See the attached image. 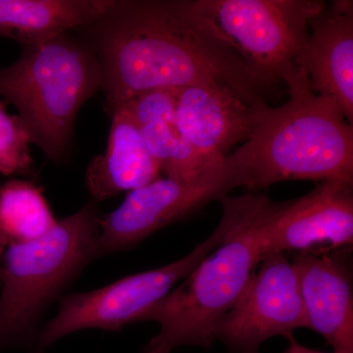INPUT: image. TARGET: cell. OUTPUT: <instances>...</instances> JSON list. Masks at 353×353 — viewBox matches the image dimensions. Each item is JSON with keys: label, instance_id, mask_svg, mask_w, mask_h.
Returning a JSON list of instances; mask_svg holds the SVG:
<instances>
[{"label": "cell", "instance_id": "obj_11", "mask_svg": "<svg viewBox=\"0 0 353 353\" xmlns=\"http://www.w3.org/2000/svg\"><path fill=\"white\" fill-rule=\"evenodd\" d=\"M263 106L253 108L226 85L179 88L176 126L202 160L212 164L252 137Z\"/></svg>", "mask_w": 353, "mask_h": 353}, {"label": "cell", "instance_id": "obj_3", "mask_svg": "<svg viewBox=\"0 0 353 353\" xmlns=\"http://www.w3.org/2000/svg\"><path fill=\"white\" fill-rule=\"evenodd\" d=\"M278 204L255 192L236 196V220L226 238L141 318V322H157L160 328L143 353L211 347L221 320L265 256V232Z\"/></svg>", "mask_w": 353, "mask_h": 353}, {"label": "cell", "instance_id": "obj_17", "mask_svg": "<svg viewBox=\"0 0 353 353\" xmlns=\"http://www.w3.org/2000/svg\"><path fill=\"white\" fill-rule=\"evenodd\" d=\"M57 221L43 189L32 181L12 179L0 185V241L6 248L41 238Z\"/></svg>", "mask_w": 353, "mask_h": 353}, {"label": "cell", "instance_id": "obj_4", "mask_svg": "<svg viewBox=\"0 0 353 353\" xmlns=\"http://www.w3.org/2000/svg\"><path fill=\"white\" fill-rule=\"evenodd\" d=\"M101 83L92 48L67 32L23 46L19 59L0 69V97L17 109L30 143L55 163L64 161L77 115Z\"/></svg>", "mask_w": 353, "mask_h": 353}, {"label": "cell", "instance_id": "obj_10", "mask_svg": "<svg viewBox=\"0 0 353 353\" xmlns=\"http://www.w3.org/2000/svg\"><path fill=\"white\" fill-rule=\"evenodd\" d=\"M263 241L265 255L350 248L353 243V181H322L305 196L279 202Z\"/></svg>", "mask_w": 353, "mask_h": 353}, {"label": "cell", "instance_id": "obj_20", "mask_svg": "<svg viewBox=\"0 0 353 353\" xmlns=\"http://www.w3.org/2000/svg\"><path fill=\"white\" fill-rule=\"evenodd\" d=\"M6 246L2 245L1 241H0V278H1V262H2V256H3L4 250H6Z\"/></svg>", "mask_w": 353, "mask_h": 353}, {"label": "cell", "instance_id": "obj_7", "mask_svg": "<svg viewBox=\"0 0 353 353\" xmlns=\"http://www.w3.org/2000/svg\"><path fill=\"white\" fill-rule=\"evenodd\" d=\"M265 87L275 92L299 68L296 57L321 0H192Z\"/></svg>", "mask_w": 353, "mask_h": 353}, {"label": "cell", "instance_id": "obj_5", "mask_svg": "<svg viewBox=\"0 0 353 353\" xmlns=\"http://www.w3.org/2000/svg\"><path fill=\"white\" fill-rule=\"evenodd\" d=\"M99 222L94 201L88 202L41 238L7 246L0 278V350L34 352L46 308L97 259Z\"/></svg>", "mask_w": 353, "mask_h": 353}, {"label": "cell", "instance_id": "obj_8", "mask_svg": "<svg viewBox=\"0 0 353 353\" xmlns=\"http://www.w3.org/2000/svg\"><path fill=\"white\" fill-rule=\"evenodd\" d=\"M241 187V176L230 154L192 180L159 176L130 192L119 208L101 217L97 257L130 250L158 230L192 217Z\"/></svg>", "mask_w": 353, "mask_h": 353}, {"label": "cell", "instance_id": "obj_15", "mask_svg": "<svg viewBox=\"0 0 353 353\" xmlns=\"http://www.w3.org/2000/svg\"><path fill=\"white\" fill-rule=\"evenodd\" d=\"M108 113L111 128L108 148L103 154L92 158L85 175L94 202L145 187L161 173L131 116L121 108Z\"/></svg>", "mask_w": 353, "mask_h": 353}, {"label": "cell", "instance_id": "obj_6", "mask_svg": "<svg viewBox=\"0 0 353 353\" xmlns=\"http://www.w3.org/2000/svg\"><path fill=\"white\" fill-rule=\"evenodd\" d=\"M220 202L223 213L218 226L182 259L120 279L101 289L59 297L58 313L39 330L34 353H44L60 339L82 330L119 332L126 325L141 322L146 312L226 238L236 219V204L232 196L223 197Z\"/></svg>", "mask_w": 353, "mask_h": 353}, {"label": "cell", "instance_id": "obj_13", "mask_svg": "<svg viewBox=\"0 0 353 353\" xmlns=\"http://www.w3.org/2000/svg\"><path fill=\"white\" fill-rule=\"evenodd\" d=\"M316 94L336 102L353 124V2L326 4L309 23L307 39L296 57Z\"/></svg>", "mask_w": 353, "mask_h": 353}, {"label": "cell", "instance_id": "obj_9", "mask_svg": "<svg viewBox=\"0 0 353 353\" xmlns=\"http://www.w3.org/2000/svg\"><path fill=\"white\" fill-rule=\"evenodd\" d=\"M307 328L296 269L285 253L265 255L240 299L222 318L214 340L233 353H259L277 336Z\"/></svg>", "mask_w": 353, "mask_h": 353}, {"label": "cell", "instance_id": "obj_2", "mask_svg": "<svg viewBox=\"0 0 353 353\" xmlns=\"http://www.w3.org/2000/svg\"><path fill=\"white\" fill-rule=\"evenodd\" d=\"M290 99L261 108L252 137L231 157L250 192L285 181H353V127L336 102L316 94L303 70L285 81Z\"/></svg>", "mask_w": 353, "mask_h": 353}, {"label": "cell", "instance_id": "obj_19", "mask_svg": "<svg viewBox=\"0 0 353 353\" xmlns=\"http://www.w3.org/2000/svg\"><path fill=\"white\" fill-rule=\"evenodd\" d=\"M288 339H289L290 341V345L284 353H323L301 345V343H297V341L294 340L292 334V336H288Z\"/></svg>", "mask_w": 353, "mask_h": 353}, {"label": "cell", "instance_id": "obj_12", "mask_svg": "<svg viewBox=\"0 0 353 353\" xmlns=\"http://www.w3.org/2000/svg\"><path fill=\"white\" fill-rule=\"evenodd\" d=\"M343 250L296 253V269L307 329L321 334L334 353H353L352 272Z\"/></svg>", "mask_w": 353, "mask_h": 353}, {"label": "cell", "instance_id": "obj_16", "mask_svg": "<svg viewBox=\"0 0 353 353\" xmlns=\"http://www.w3.org/2000/svg\"><path fill=\"white\" fill-rule=\"evenodd\" d=\"M117 0H0V37L23 46L41 43L73 28L88 27Z\"/></svg>", "mask_w": 353, "mask_h": 353}, {"label": "cell", "instance_id": "obj_14", "mask_svg": "<svg viewBox=\"0 0 353 353\" xmlns=\"http://www.w3.org/2000/svg\"><path fill=\"white\" fill-rule=\"evenodd\" d=\"M178 90H148L131 97L120 108L139 127L143 143L159 165L160 171L167 178L192 180L214 163H205L179 131L175 117Z\"/></svg>", "mask_w": 353, "mask_h": 353}, {"label": "cell", "instance_id": "obj_1", "mask_svg": "<svg viewBox=\"0 0 353 353\" xmlns=\"http://www.w3.org/2000/svg\"><path fill=\"white\" fill-rule=\"evenodd\" d=\"M85 28L101 65L108 112L155 88L226 85L253 108L267 105L275 94L192 0H117Z\"/></svg>", "mask_w": 353, "mask_h": 353}, {"label": "cell", "instance_id": "obj_18", "mask_svg": "<svg viewBox=\"0 0 353 353\" xmlns=\"http://www.w3.org/2000/svg\"><path fill=\"white\" fill-rule=\"evenodd\" d=\"M30 139L20 118L0 102V175H28L32 169Z\"/></svg>", "mask_w": 353, "mask_h": 353}]
</instances>
